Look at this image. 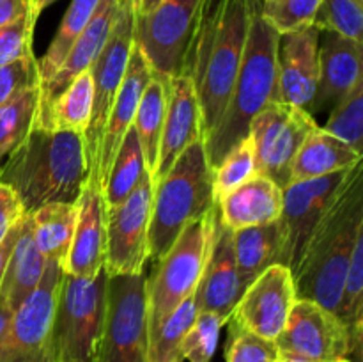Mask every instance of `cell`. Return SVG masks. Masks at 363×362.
<instances>
[{"label":"cell","instance_id":"6da1fadb","mask_svg":"<svg viewBox=\"0 0 363 362\" xmlns=\"http://www.w3.org/2000/svg\"><path fill=\"white\" fill-rule=\"evenodd\" d=\"M27 215L53 202H77L89 181L84 135L34 128L0 167Z\"/></svg>","mask_w":363,"mask_h":362},{"label":"cell","instance_id":"7a4b0ae2","mask_svg":"<svg viewBox=\"0 0 363 362\" xmlns=\"http://www.w3.org/2000/svg\"><path fill=\"white\" fill-rule=\"evenodd\" d=\"M254 4L255 0H209L202 18L188 66L201 106L202 141L215 131L229 103Z\"/></svg>","mask_w":363,"mask_h":362},{"label":"cell","instance_id":"3957f363","mask_svg":"<svg viewBox=\"0 0 363 362\" xmlns=\"http://www.w3.org/2000/svg\"><path fill=\"white\" fill-rule=\"evenodd\" d=\"M360 233H363L362 165L337 195L308 241L293 275L298 300H312L337 314L351 252Z\"/></svg>","mask_w":363,"mask_h":362},{"label":"cell","instance_id":"277c9868","mask_svg":"<svg viewBox=\"0 0 363 362\" xmlns=\"http://www.w3.org/2000/svg\"><path fill=\"white\" fill-rule=\"evenodd\" d=\"M279 39L275 28L262 18L259 0H255L243 60L229 103L215 131L204 138L206 156L213 170L234 146L248 137L254 117L266 105L279 102Z\"/></svg>","mask_w":363,"mask_h":362},{"label":"cell","instance_id":"5b68a950","mask_svg":"<svg viewBox=\"0 0 363 362\" xmlns=\"http://www.w3.org/2000/svg\"><path fill=\"white\" fill-rule=\"evenodd\" d=\"M215 206L213 169L201 138L188 146L169 172L155 183L149 222V259L158 263L181 231Z\"/></svg>","mask_w":363,"mask_h":362},{"label":"cell","instance_id":"8992f818","mask_svg":"<svg viewBox=\"0 0 363 362\" xmlns=\"http://www.w3.org/2000/svg\"><path fill=\"white\" fill-rule=\"evenodd\" d=\"M105 268L96 277L62 273L50 330L53 362H94L106 300Z\"/></svg>","mask_w":363,"mask_h":362},{"label":"cell","instance_id":"52a82bcc","mask_svg":"<svg viewBox=\"0 0 363 362\" xmlns=\"http://www.w3.org/2000/svg\"><path fill=\"white\" fill-rule=\"evenodd\" d=\"M218 209L188 224L147 277L149 330L156 329L174 309L195 293L208 261Z\"/></svg>","mask_w":363,"mask_h":362},{"label":"cell","instance_id":"ba28073f","mask_svg":"<svg viewBox=\"0 0 363 362\" xmlns=\"http://www.w3.org/2000/svg\"><path fill=\"white\" fill-rule=\"evenodd\" d=\"M94 362H149L147 275L106 277L105 316Z\"/></svg>","mask_w":363,"mask_h":362},{"label":"cell","instance_id":"9c48e42d","mask_svg":"<svg viewBox=\"0 0 363 362\" xmlns=\"http://www.w3.org/2000/svg\"><path fill=\"white\" fill-rule=\"evenodd\" d=\"M209 0H162L151 13L137 14L135 45L155 73L188 75L195 38Z\"/></svg>","mask_w":363,"mask_h":362},{"label":"cell","instance_id":"30bf717a","mask_svg":"<svg viewBox=\"0 0 363 362\" xmlns=\"http://www.w3.org/2000/svg\"><path fill=\"white\" fill-rule=\"evenodd\" d=\"M135 23H137V0H117L116 18L108 38L89 67L94 84V99H92L91 121L84 133V144L89 181L94 185L98 176L103 131L135 45Z\"/></svg>","mask_w":363,"mask_h":362},{"label":"cell","instance_id":"8fae6325","mask_svg":"<svg viewBox=\"0 0 363 362\" xmlns=\"http://www.w3.org/2000/svg\"><path fill=\"white\" fill-rule=\"evenodd\" d=\"M363 343L335 312L312 300H296L275 344L280 362H346Z\"/></svg>","mask_w":363,"mask_h":362},{"label":"cell","instance_id":"7c38bea8","mask_svg":"<svg viewBox=\"0 0 363 362\" xmlns=\"http://www.w3.org/2000/svg\"><path fill=\"white\" fill-rule=\"evenodd\" d=\"M319 124L305 110L282 102L266 105L250 124L257 174L269 177L280 188L291 181V167L305 138Z\"/></svg>","mask_w":363,"mask_h":362},{"label":"cell","instance_id":"4fadbf2b","mask_svg":"<svg viewBox=\"0 0 363 362\" xmlns=\"http://www.w3.org/2000/svg\"><path fill=\"white\" fill-rule=\"evenodd\" d=\"M360 165L362 163H358L353 169L340 170L330 176L289 183L282 188L280 222L286 233V243L280 265L287 266L293 275L300 266L314 231Z\"/></svg>","mask_w":363,"mask_h":362},{"label":"cell","instance_id":"5bb4252c","mask_svg":"<svg viewBox=\"0 0 363 362\" xmlns=\"http://www.w3.org/2000/svg\"><path fill=\"white\" fill-rule=\"evenodd\" d=\"M152 192L155 183L145 169L135 190L121 204L106 209V275L144 272L149 259Z\"/></svg>","mask_w":363,"mask_h":362},{"label":"cell","instance_id":"9a60e30c","mask_svg":"<svg viewBox=\"0 0 363 362\" xmlns=\"http://www.w3.org/2000/svg\"><path fill=\"white\" fill-rule=\"evenodd\" d=\"M62 273V265L46 263L39 286L14 309L2 362H53L50 330Z\"/></svg>","mask_w":363,"mask_h":362},{"label":"cell","instance_id":"2e32d148","mask_svg":"<svg viewBox=\"0 0 363 362\" xmlns=\"http://www.w3.org/2000/svg\"><path fill=\"white\" fill-rule=\"evenodd\" d=\"M296 300L291 270L284 265H273L245 290L229 322L264 339L275 341L286 327Z\"/></svg>","mask_w":363,"mask_h":362},{"label":"cell","instance_id":"e0dca14e","mask_svg":"<svg viewBox=\"0 0 363 362\" xmlns=\"http://www.w3.org/2000/svg\"><path fill=\"white\" fill-rule=\"evenodd\" d=\"M319 31L312 27L280 35L277 67H279V102L294 105L311 114L319 78Z\"/></svg>","mask_w":363,"mask_h":362},{"label":"cell","instance_id":"ac0fdd59","mask_svg":"<svg viewBox=\"0 0 363 362\" xmlns=\"http://www.w3.org/2000/svg\"><path fill=\"white\" fill-rule=\"evenodd\" d=\"M243 293L245 287L241 284L236 258H234L233 231L220 222L216 213L211 251L194 298L199 311L213 312L225 325Z\"/></svg>","mask_w":363,"mask_h":362},{"label":"cell","instance_id":"d6986e66","mask_svg":"<svg viewBox=\"0 0 363 362\" xmlns=\"http://www.w3.org/2000/svg\"><path fill=\"white\" fill-rule=\"evenodd\" d=\"M117 0H99L94 14L85 25L82 34L71 46L66 60L57 70V73L48 82L39 85V110L35 128H46L53 103L64 92V89L77 78L78 75L87 71L94 62L98 53L101 52L106 38L112 28L113 18H116Z\"/></svg>","mask_w":363,"mask_h":362},{"label":"cell","instance_id":"ffe728a7","mask_svg":"<svg viewBox=\"0 0 363 362\" xmlns=\"http://www.w3.org/2000/svg\"><path fill=\"white\" fill-rule=\"evenodd\" d=\"M319 78L311 116L330 110L358 84L362 77V43L330 31H319Z\"/></svg>","mask_w":363,"mask_h":362},{"label":"cell","instance_id":"44dd1931","mask_svg":"<svg viewBox=\"0 0 363 362\" xmlns=\"http://www.w3.org/2000/svg\"><path fill=\"white\" fill-rule=\"evenodd\" d=\"M77 206V226L62 270L67 275L96 277L105 268L106 251V206L101 190L87 181Z\"/></svg>","mask_w":363,"mask_h":362},{"label":"cell","instance_id":"7402d4cb","mask_svg":"<svg viewBox=\"0 0 363 362\" xmlns=\"http://www.w3.org/2000/svg\"><path fill=\"white\" fill-rule=\"evenodd\" d=\"M151 77L152 67L149 66L142 50L137 45H133L130 60H128L126 73H124L123 82H121V87L112 103L108 119H106L105 131H103L101 148H99L98 176H96V185L99 187V190L105 185L106 174H108L112 160L116 156L117 149H119L121 142H123L124 135L133 126L138 103H140L144 89L147 87Z\"/></svg>","mask_w":363,"mask_h":362},{"label":"cell","instance_id":"603a6c76","mask_svg":"<svg viewBox=\"0 0 363 362\" xmlns=\"http://www.w3.org/2000/svg\"><path fill=\"white\" fill-rule=\"evenodd\" d=\"M202 138L201 106L190 75L170 78V96L152 183L162 180L184 149Z\"/></svg>","mask_w":363,"mask_h":362},{"label":"cell","instance_id":"cb8c5ba5","mask_svg":"<svg viewBox=\"0 0 363 362\" xmlns=\"http://www.w3.org/2000/svg\"><path fill=\"white\" fill-rule=\"evenodd\" d=\"M216 208L220 222L230 231L266 226L282 215V188L257 174L227 194Z\"/></svg>","mask_w":363,"mask_h":362},{"label":"cell","instance_id":"d4e9b609","mask_svg":"<svg viewBox=\"0 0 363 362\" xmlns=\"http://www.w3.org/2000/svg\"><path fill=\"white\" fill-rule=\"evenodd\" d=\"M362 153L354 151L346 142L318 126L308 133L301 148L298 149L291 167L289 183H300L353 169L354 165L362 163Z\"/></svg>","mask_w":363,"mask_h":362},{"label":"cell","instance_id":"484cf974","mask_svg":"<svg viewBox=\"0 0 363 362\" xmlns=\"http://www.w3.org/2000/svg\"><path fill=\"white\" fill-rule=\"evenodd\" d=\"M46 261L39 252L32 234V219L25 215L21 219L20 231L7 263L6 275H4L0 297L9 304V307L18 309L39 286L45 273Z\"/></svg>","mask_w":363,"mask_h":362},{"label":"cell","instance_id":"4316f807","mask_svg":"<svg viewBox=\"0 0 363 362\" xmlns=\"http://www.w3.org/2000/svg\"><path fill=\"white\" fill-rule=\"evenodd\" d=\"M284 243H286V233L280 219L266 226L233 231L234 258L245 290L266 268L280 265Z\"/></svg>","mask_w":363,"mask_h":362},{"label":"cell","instance_id":"83f0119b","mask_svg":"<svg viewBox=\"0 0 363 362\" xmlns=\"http://www.w3.org/2000/svg\"><path fill=\"white\" fill-rule=\"evenodd\" d=\"M170 96V78L152 71L147 87L144 89L137 114H135L133 128L140 142L142 155H144L145 169L155 177L158 167L160 142H162L163 124H165L167 106Z\"/></svg>","mask_w":363,"mask_h":362},{"label":"cell","instance_id":"f1b7e54d","mask_svg":"<svg viewBox=\"0 0 363 362\" xmlns=\"http://www.w3.org/2000/svg\"><path fill=\"white\" fill-rule=\"evenodd\" d=\"M77 202H53L30 215L32 234L46 263L64 265L77 226Z\"/></svg>","mask_w":363,"mask_h":362},{"label":"cell","instance_id":"f546056e","mask_svg":"<svg viewBox=\"0 0 363 362\" xmlns=\"http://www.w3.org/2000/svg\"><path fill=\"white\" fill-rule=\"evenodd\" d=\"M144 170L145 162L140 142H138L137 131L131 126L113 156L105 185L101 188L106 209L121 204L135 190V187L140 183Z\"/></svg>","mask_w":363,"mask_h":362},{"label":"cell","instance_id":"4dcf8cb0","mask_svg":"<svg viewBox=\"0 0 363 362\" xmlns=\"http://www.w3.org/2000/svg\"><path fill=\"white\" fill-rule=\"evenodd\" d=\"M98 4L99 0H71L66 14L62 16V21H60L59 28H57L55 35H53L52 43H50L48 50H46V53L41 59H38L41 84L48 82L57 73V70L62 66L71 46L74 45V41L82 34L85 25L89 23Z\"/></svg>","mask_w":363,"mask_h":362},{"label":"cell","instance_id":"1f68e13d","mask_svg":"<svg viewBox=\"0 0 363 362\" xmlns=\"http://www.w3.org/2000/svg\"><path fill=\"white\" fill-rule=\"evenodd\" d=\"M92 99L94 84L91 71L87 70L73 78V82L55 99L45 130H67L84 135L91 121Z\"/></svg>","mask_w":363,"mask_h":362},{"label":"cell","instance_id":"d6a6232c","mask_svg":"<svg viewBox=\"0 0 363 362\" xmlns=\"http://www.w3.org/2000/svg\"><path fill=\"white\" fill-rule=\"evenodd\" d=\"M38 110L39 85L0 105V158L9 156L34 130Z\"/></svg>","mask_w":363,"mask_h":362},{"label":"cell","instance_id":"836d02e7","mask_svg":"<svg viewBox=\"0 0 363 362\" xmlns=\"http://www.w3.org/2000/svg\"><path fill=\"white\" fill-rule=\"evenodd\" d=\"M197 314V302L191 295L183 304L177 305L156 329L149 330V362H174L181 358V343L194 325Z\"/></svg>","mask_w":363,"mask_h":362},{"label":"cell","instance_id":"e575fe53","mask_svg":"<svg viewBox=\"0 0 363 362\" xmlns=\"http://www.w3.org/2000/svg\"><path fill=\"white\" fill-rule=\"evenodd\" d=\"M257 176V163H255L254 142L250 137L243 138L240 144L234 146L222 162L213 170V197L218 204L227 194L236 190L248 180Z\"/></svg>","mask_w":363,"mask_h":362},{"label":"cell","instance_id":"d590c367","mask_svg":"<svg viewBox=\"0 0 363 362\" xmlns=\"http://www.w3.org/2000/svg\"><path fill=\"white\" fill-rule=\"evenodd\" d=\"M321 128L363 155V80L330 110Z\"/></svg>","mask_w":363,"mask_h":362},{"label":"cell","instance_id":"8d00e7d4","mask_svg":"<svg viewBox=\"0 0 363 362\" xmlns=\"http://www.w3.org/2000/svg\"><path fill=\"white\" fill-rule=\"evenodd\" d=\"M337 316L353 337H363V233L358 234L351 252Z\"/></svg>","mask_w":363,"mask_h":362},{"label":"cell","instance_id":"74e56055","mask_svg":"<svg viewBox=\"0 0 363 362\" xmlns=\"http://www.w3.org/2000/svg\"><path fill=\"white\" fill-rule=\"evenodd\" d=\"M321 0H259L262 18L279 35L312 27Z\"/></svg>","mask_w":363,"mask_h":362},{"label":"cell","instance_id":"f35d334b","mask_svg":"<svg viewBox=\"0 0 363 362\" xmlns=\"http://www.w3.org/2000/svg\"><path fill=\"white\" fill-rule=\"evenodd\" d=\"M314 27L362 43L363 4L358 0H321Z\"/></svg>","mask_w":363,"mask_h":362},{"label":"cell","instance_id":"ab89813d","mask_svg":"<svg viewBox=\"0 0 363 362\" xmlns=\"http://www.w3.org/2000/svg\"><path fill=\"white\" fill-rule=\"evenodd\" d=\"M223 327L222 319L208 311H199L194 325L184 336L181 343L179 355L190 362H211L218 346L220 329Z\"/></svg>","mask_w":363,"mask_h":362},{"label":"cell","instance_id":"60d3db41","mask_svg":"<svg viewBox=\"0 0 363 362\" xmlns=\"http://www.w3.org/2000/svg\"><path fill=\"white\" fill-rule=\"evenodd\" d=\"M229 323V339L225 346L227 362H280L275 341L264 339L254 332Z\"/></svg>","mask_w":363,"mask_h":362},{"label":"cell","instance_id":"b9f144b4","mask_svg":"<svg viewBox=\"0 0 363 362\" xmlns=\"http://www.w3.org/2000/svg\"><path fill=\"white\" fill-rule=\"evenodd\" d=\"M38 18V11L30 9L25 16L18 18L13 23L0 27V66L34 55L32 38H34Z\"/></svg>","mask_w":363,"mask_h":362},{"label":"cell","instance_id":"7bdbcfd3","mask_svg":"<svg viewBox=\"0 0 363 362\" xmlns=\"http://www.w3.org/2000/svg\"><path fill=\"white\" fill-rule=\"evenodd\" d=\"M39 84L41 78L35 55L0 66V105Z\"/></svg>","mask_w":363,"mask_h":362},{"label":"cell","instance_id":"ee69618b","mask_svg":"<svg viewBox=\"0 0 363 362\" xmlns=\"http://www.w3.org/2000/svg\"><path fill=\"white\" fill-rule=\"evenodd\" d=\"M25 215L23 204L13 188L0 181V241Z\"/></svg>","mask_w":363,"mask_h":362},{"label":"cell","instance_id":"f6af8a7d","mask_svg":"<svg viewBox=\"0 0 363 362\" xmlns=\"http://www.w3.org/2000/svg\"><path fill=\"white\" fill-rule=\"evenodd\" d=\"M34 9L30 0H0V27L13 23Z\"/></svg>","mask_w":363,"mask_h":362},{"label":"cell","instance_id":"bcb514c9","mask_svg":"<svg viewBox=\"0 0 363 362\" xmlns=\"http://www.w3.org/2000/svg\"><path fill=\"white\" fill-rule=\"evenodd\" d=\"M21 226V220L6 234L2 241H0V290H2V283H4V275H6V268H7V263H9L11 258V252H13L14 247V241H16L18 236V231H20Z\"/></svg>","mask_w":363,"mask_h":362},{"label":"cell","instance_id":"7dc6e473","mask_svg":"<svg viewBox=\"0 0 363 362\" xmlns=\"http://www.w3.org/2000/svg\"><path fill=\"white\" fill-rule=\"evenodd\" d=\"M13 312L14 311L9 307V304L0 297V362H2L4 351H6V343H7V336H9Z\"/></svg>","mask_w":363,"mask_h":362},{"label":"cell","instance_id":"c3c4849f","mask_svg":"<svg viewBox=\"0 0 363 362\" xmlns=\"http://www.w3.org/2000/svg\"><path fill=\"white\" fill-rule=\"evenodd\" d=\"M162 0H137V14H147L155 9Z\"/></svg>","mask_w":363,"mask_h":362},{"label":"cell","instance_id":"681fc988","mask_svg":"<svg viewBox=\"0 0 363 362\" xmlns=\"http://www.w3.org/2000/svg\"><path fill=\"white\" fill-rule=\"evenodd\" d=\"M350 362H363V343L358 344L350 355Z\"/></svg>","mask_w":363,"mask_h":362},{"label":"cell","instance_id":"f907efd6","mask_svg":"<svg viewBox=\"0 0 363 362\" xmlns=\"http://www.w3.org/2000/svg\"><path fill=\"white\" fill-rule=\"evenodd\" d=\"M30 2H32V6H34V9L41 14L43 9H46V7H48L50 4L55 2V0H30Z\"/></svg>","mask_w":363,"mask_h":362},{"label":"cell","instance_id":"816d5d0a","mask_svg":"<svg viewBox=\"0 0 363 362\" xmlns=\"http://www.w3.org/2000/svg\"><path fill=\"white\" fill-rule=\"evenodd\" d=\"M174 362H183V361H181V358H177V361H174Z\"/></svg>","mask_w":363,"mask_h":362},{"label":"cell","instance_id":"f5cc1de1","mask_svg":"<svg viewBox=\"0 0 363 362\" xmlns=\"http://www.w3.org/2000/svg\"><path fill=\"white\" fill-rule=\"evenodd\" d=\"M358 2H362V4H363V0H358Z\"/></svg>","mask_w":363,"mask_h":362},{"label":"cell","instance_id":"db71d44e","mask_svg":"<svg viewBox=\"0 0 363 362\" xmlns=\"http://www.w3.org/2000/svg\"><path fill=\"white\" fill-rule=\"evenodd\" d=\"M346 362H350V358H347V361H346Z\"/></svg>","mask_w":363,"mask_h":362}]
</instances>
